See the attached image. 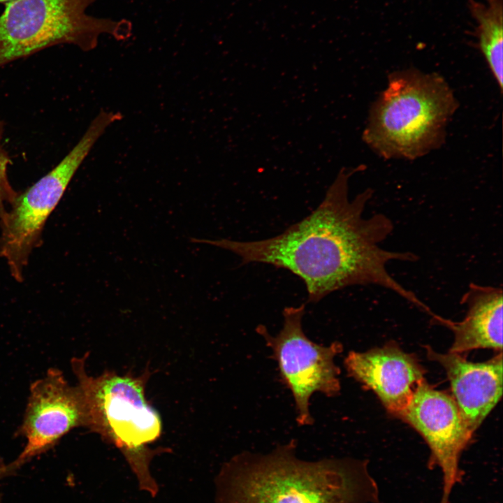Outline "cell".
<instances>
[{"instance_id": "obj_1", "label": "cell", "mask_w": 503, "mask_h": 503, "mask_svg": "<svg viewBox=\"0 0 503 503\" xmlns=\"http://www.w3.org/2000/svg\"><path fill=\"white\" fill-rule=\"evenodd\" d=\"M360 168H342L319 205L277 235L253 241L194 238V242L231 252L243 264L265 263L290 271L303 281L308 302L348 286L375 285L429 314L430 308L388 270L392 261L414 262L418 256L381 247L393 224L381 213L364 216L373 190L349 196V178Z\"/></svg>"}, {"instance_id": "obj_2", "label": "cell", "mask_w": 503, "mask_h": 503, "mask_svg": "<svg viewBox=\"0 0 503 503\" xmlns=\"http://www.w3.org/2000/svg\"><path fill=\"white\" fill-rule=\"evenodd\" d=\"M216 503H369L378 498L367 464L352 458L299 459L296 442L231 458L215 479Z\"/></svg>"}, {"instance_id": "obj_3", "label": "cell", "mask_w": 503, "mask_h": 503, "mask_svg": "<svg viewBox=\"0 0 503 503\" xmlns=\"http://www.w3.org/2000/svg\"><path fill=\"white\" fill-rule=\"evenodd\" d=\"M458 107L439 74L414 68L393 72L370 108L363 140L384 159H417L443 145Z\"/></svg>"}, {"instance_id": "obj_4", "label": "cell", "mask_w": 503, "mask_h": 503, "mask_svg": "<svg viewBox=\"0 0 503 503\" xmlns=\"http://www.w3.org/2000/svg\"><path fill=\"white\" fill-rule=\"evenodd\" d=\"M86 357L73 358L85 409V426L117 448L136 475L140 488L154 497L159 487L150 472V462L158 453L150 445L161 435L162 422L150 404L145 387L150 376L122 374L105 370L92 377L85 370Z\"/></svg>"}, {"instance_id": "obj_5", "label": "cell", "mask_w": 503, "mask_h": 503, "mask_svg": "<svg viewBox=\"0 0 503 503\" xmlns=\"http://www.w3.org/2000/svg\"><path fill=\"white\" fill-rule=\"evenodd\" d=\"M95 0H15L0 15V68L45 48L70 44L94 49L102 34L127 40L132 24L86 13Z\"/></svg>"}, {"instance_id": "obj_6", "label": "cell", "mask_w": 503, "mask_h": 503, "mask_svg": "<svg viewBox=\"0 0 503 503\" xmlns=\"http://www.w3.org/2000/svg\"><path fill=\"white\" fill-rule=\"evenodd\" d=\"M121 119L119 112H99L73 149L50 171L19 192L0 220V256L17 282L24 280L30 254L41 245L47 219L76 171L105 130Z\"/></svg>"}, {"instance_id": "obj_7", "label": "cell", "mask_w": 503, "mask_h": 503, "mask_svg": "<svg viewBox=\"0 0 503 503\" xmlns=\"http://www.w3.org/2000/svg\"><path fill=\"white\" fill-rule=\"evenodd\" d=\"M305 310V304L284 307L283 326L275 336L264 325L256 329L272 350L279 380L293 395L296 422L302 426L314 423L309 411V400L314 393H321L329 398L339 395L340 370L334 359L343 349L338 341L324 346L306 336L302 325Z\"/></svg>"}, {"instance_id": "obj_8", "label": "cell", "mask_w": 503, "mask_h": 503, "mask_svg": "<svg viewBox=\"0 0 503 503\" xmlns=\"http://www.w3.org/2000/svg\"><path fill=\"white\" fill-rule=\"evenodd\" d=\"M398 417L411 425L428 444L432 464L439 466L442 473L440 503H448L452 489L460 480V454L473 435L455 400L423 381Z\"/></svg>"}, {"instance_id": "obj_9", "label": "cell", "mask_w": 503, "mask_h": 503, "mask_svg": "<svg viewBox=\"0 0 503 503\" xmlns=\"http://www.w3.org/2000/svg\"><path fill=\"white\" fill-rule=\"evenodd\" d=\"M81 392L71 386L58 369L50 368L32 383L19 432L25 446L11 463L17 469L52 448L71 430L85 426Z\"/></svg>"}, {"instance_id": "obj_10", "label": "cell", "mask_w": 503, "mask_h": 503, "mask_svg": "<svg viewBox=\"0 0 503 503\" xmlns=\"http://www.w3.org/2000/svg\"><path fill=\"white\" fill-rule=\"evenodd\" d=\"M344 365L351 377L374 391L387 411L397 416L425 381L417 360L392 343L365 352L350 351Z\"/></svg>"}, {"instance_id": "obj_11", "label": "cell", "mask_w": 503, "mask_h": 503, "mask_svg": "<svg viewBox=\"0 0 503 503\" xmlns=\"http://www.w3.org/2000/svg\"><path fill=\"white\" fill-rule=\"evenodd\" d=\"M427 356L439 363L449 380L453 398L474 434L502 394V353L482 363L470 362L460 353H440L425 347Z\"/></svg>"}, {"instance_id": "obj_12", "label": "cell", "mask_w": 503, "mask_h": 503, "mask_svg": "<svg viewBox=\"0 0 503 503\" xmlns=\"http://www.w3.org/2000/svg\"><path fill=\"white\" fill-rule=\"evenodd\" d=\"M466 305L458 322L439 316L435 321L451 329L454 341L449 350L463 353L476 349H502V289L471 283L461 298Z\"/></svg>"}, {"instance_id": "obj_13", "label": "cell", "mask_w": 503, "mask_h": 503, "mask_svg": "<svg viewBox=\"0 0 503 503\" xmlns=\"http://www.w3.org/2000/svg\"><path fill=\"white\" fill-rule=\"evenodd\" d=\"M479 50L500 89L503 87V0H467Z\"/></svg>"}, {"instance_id": "obj_14", "label": "cell", "mask_w": 503, "mask_h": 503, "mask_svg": "<svg viewBox=\"0 0 503 503\" xmlns=\"http://www.w3.org/2000/svg\"><path fill=\"white\" fill-rule=\"evenodd\" d=\"M4 124L0 120V220L8 212L7 205H10L18 193L11 186L8 177V168L10 159L2 145Z\"/></svg>"}, {"instance_id": "obj_15", "label": "cell", "mask_w": 503, "mask_h": 503, "mask_svg": "<svg viewBox=\"0 0 503 503\" xmlns=\"http://www.w3.org/2000/svg\"><path fill=\"white\" fill-rule=\"evenodd\" d=\"M16 470L17 469L12 465V463L6 465L0 460V480L8 476L12 475Z\"/></svg>"}, {"instance_id": "obj_16", "label": "cell", "mask_w": 503, "mask_h": 503, "mask_svg": "<svg viewBox=\"0 0 503 503\" xmlns=\"http://www.w3.org/2000/svg\"><path fill=\"white\" fill-rule=\"evenodd\" d=\"M13 1H15V0H0V3H3V2L6 3H6H9V2H11Z\"/></svg>"}]
</instances>
